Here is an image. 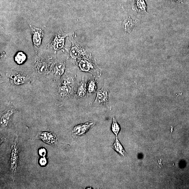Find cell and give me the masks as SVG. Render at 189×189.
Segmentation results:
<instances>
[{
    "label": "cell",
    "instance_id": "6da1fadb",
    "mask_svg": "<svg viewBox=\"0 0 189 189\" xmlns=\"http://www.w3.org/2000/svg\"><path fill=\"white\" fill-rule=\"evenodd\" d=\"M18 136L15 135L11 148L10 163L9 168L12 179L14 180L16 172L19 159V147L18 141Z\"/></svg>",
    "mask_w": 189,
    "mask_h": 189
},
{
    "label": "cell",
    "instance_id": "7a4b0ae2",
    "mask_svg": "<svg viewBox=\"0 0 189 189\" xmlns=\"http://www.w3.org/2000/svg\"><path fill=\"white\" fill-rule=\"evenodd\" d=\"M72 34L70 33H64L61 30L54 38L52 42L50 44L53 49L55 51L61 49L64 47V42H65V38L70 35H71Z\"/></svg>",
    "mask_w": 189,
    "mask_h": 189
},
{
    "label": "cell",
    "instance_id": "3957f363",
    "mask_svg": "<svg viewBox=\"0 0 189 189\" xmlns=\"http://www.w3.org/2000/svg\"><path fill=\"white\" fill-rule=\"evenodd\" d=\"M32 32L33 42L36 50L40 47L42 43V39L44 35L45 27L37 28L30 25Z\"/></svg>",
    "mask_w": 189,
    "mask_h": 189
},
{
    "label": "cell",
    "instance_id": "277c9868",
    "mask_svg": "<svg viewBox=\"0 0 189 189\" xmlns=\"http://www.w3.org/2000/svg\"><path fill=\"white\" fill-rule=\"evenodd\" d=\"M94 124L95 123L94 122L90 121L84 124L75 126L72 130V134L74 136L76 137L84 135Z\"/></svg>",
    "mask_w": 189,
    "mask_h": 189
},
{
    "label": "cell",
    "instance_id": "5b68a950",
    "mask_svg": "<svg viewBox=\"0 0 189 189\" xmlns=\"http://www.w3.org/2000/svg\"><path fill=\"white\" fill-rule=\"evenodd\" d=\"M35 139H40L44 143L50 145L56 144L58 143L56 135L51 132H39L37 134Z\"/></svg>",
    "mask_w": 189,
    "mask_h": 189
},
{
    "label": "cell",
    "instance_id": "8992f818",
    "mask_svg": "<svg viewBox=\"0 0 189 189\" xmlns=\"http://www.w3.org/2000/svg\"><path fill=\"white\" fill-rule=\"evenodd\" d=\"M109 92L108 89L105 86L97 92L94 104L100 105H105L108 103Z\"/></svg>",
    "mask_w": 189,
    "mask_h": 189
},
{
    "label": "cell",
    "instance_id": "52a82bcc",
    "mask_svg": "<svg viewBox=\"0 0 189 189\" xmlns=\"http://www.w3.org/2000/svg\"><path fill=\"white\" fill-rule=\"evenodd\" d=\"M70 40L72 42V46L69 52V55L72 59L75 60L81 56V54H83L84 51L81 47L76 43L72 38H72L70 39Z\"/></svg>",
    "mask_w": 189,
    "mask_h": 189
},
{
    "label": "cell",
    "instance_id": "ba28073f",
    "mask_svg": "<svg viewBox=\"0 0 189 189\" xmlns=\"http://www.w3.org/2000/svg\"><path fill=\"white\" fill-rule=\"evenodd\" d=\"M111 147L122 156L125 157L127 156V152L124 149V148L122 144H121L120 142L118 140L117 137H116V141L114 144L111 146Z\"/></svg>",
    "mask_w": 189,
    "mask_h": 189
},
{
    "label": "cell",
    "instance_id": "9c48e42d",
    "mask_svg": "<svg viewBox=\"0 0 189 189\" xmlns=\"http://www.w3.org/2000/svg\"><path fill=\"white\" fill-rule=\"evenodd\" d=\"M79 67L83 72H89L94 68L92 63L86 60H81L79 63Z\"/></svg>",
    "mask_w": 189,
    "mask_h": 189
},
{
    "label": "cell",
    "instance_id": "30bf717a",
    "mask_svg": "<svg viewBox=\"0 0 189 189\" xmlns=\"http://www.w3.org/2000/svg\"><path fill=\"white\" fill-rule=\"evenodd\" d=\"M134 5L138 12L146 13V5L144 0H135Z\"/></svg>",
    "mask_w": 189,
    "mask_h": 189
},
{
    "label": "cell",
    "instance_id": "8fae6325",
    "mask_svg": "<svg viewBox=\"0 0 189 189\" xmlns=\"http://www.w3.org/2000/svg\"><path fill=\"white\" fill-rule=\"evenodd\" d=\"M14 59L17 64H21L26 61V56L23 52H19L15 56Z\"/></svg>",
    "mask_w": 189,
    "mask_h": 189
},
{
    "label": "cell",
    "instance_id": "7c38bea8",
    "mask_svg": "<svg viewBox=\"0 0 189 189\" xmlns=\"http://www.w3.org/2000/svg\"><path fill=\"white\" fill-rule=\"evenodd\" d=\"M125 31L130 32L133 30L135 27L134 22L132 19L128 18L126 19L124 22Z\"/></svg>",
    "mask_w": 189,
    "mask_h": 189
},
{
    "label": "cell",
    "instance_id": "4fadbf2b",
    "mask_svg": "<svg viewBox=\"0 0 189 189\" xmlns=\"http://www.w3.org/2000/svg\"><path fill=\"white\" fill-rule=\"evenodd\" d=\"M97 82L95 79L91 78L87 86L88 92L90 93H93L97 90Z\"/></svg>",
    "mask_w": 189,
    "mask_h": 189
},
{
    "label": "cell",
    "instance_id": "5bb4252c",
    "mask_svg": "<svg viewBox=\"0 0 189 189\" xmlns=\"http://www.w3.org/2000/svg\"><path fill=\"white\" fill-rule=\"evenodd\" d=\"M121 130V127L117 121L115 117H113L112 124L111 126V130L113 133L117 137Z\"/></svg>",
    "mask_w": 189,
    "mask_h": 189
},
{
    "label": "cell",
    "instance_id": "9a60e30c",
    "mask_svg": "<svg viewBox=\"0 0 189 189\" xmlns=\"http://www.w3.org/2000/svg\"><path fill=\"white\" fill-rule=\"evenodd\" d=\"M86 84L83 80V81L81 82L79 86L78 90V94L80 97H82L86 94Z\"/></svg>",
    "mask_w": 189,
    "mask_h": 189
},
{
    "label": "cell",
    "instance_id": "2e32d148",
    "mask_svg": "<svg viewBox=\"0 0 189 189\" xmlns=\"http://www.w3.org/2000/svg\"><path fill=\"white\" fill-rule=\"evenodd\" d=\"M71 91V88L68 86H61L59 89V94L61 96L63 97L68 95L70 93Z\"/></svg>",
    "mask_w": 189,
    "mask_h": 189
},
{
    "label": "cell",
    "instance_id": "e0dca14e",
    "mask_svg": "<svg viewBox=\"0 0 189 189\" xmlns=\"http://www.w3.org/2000/svg\"><path fill=\"white\" fill-rule=\"evenodd\" d=\"M12 112L9 111L7 113L3 115L1 118V124L4 127H5L7 126L11 115L12 114Z\"/></svg>",
    "mask_w": 189,
    "mask_h": 189
},
{
    "label": "cell",
    "instance_id": "ac0fdd59",
    "mask_svg": "<svg viewBox=\"0 0 189 189\" xmlns=\"http://www.w3.org/2000/svg\"><path fill=\"white\" fill-rule=\"evenodd\" d=\"M13 79L14 83L17 85L23 84L25 81V77L20 75L16 76Z\"/></svg>",
    "mask_w": 189,
    "mask_h": 189
},
{
    "label": "cell",
    "instance_id": "d6986e66",
    "mask_svg": "<svg viewBox=\"0 0 189 189\" xmlns=\"http://www.w3.org/2000/svg\"><path fill=\"white\" fill-rule=\"evenodd\" d=\"M64 69H65V66L64 64L63 63H61L57 66L56 73L58 75L60 76L62 75L64 73Z\"/></svg>",
    "mask_w": 189,
    "mask_h": 189
},
{
    "label": "cell",
    "instance_id": "ffe728a7",
    "mask_svg": "<svg viewBox=\"0 0 189 189\" xmlns=\"http://www.w3.org/2000/svg\"><path fill=\"white\" fill-rule=\"evenodd\" d=\"M38 66V68L39 72L40 73L43 72L46 68L47 67L46 64L44 63H41L39 64Z\"/></svg>",
    "mask_w": 189,
    "mask_h": 189
},
{
    "label": "cell",
    "instance_id": "44dd1931",
    "mask_svg": "<svg viewBox=\"0 0 189 189\" xmlns=\"http://www.w3.org/2000/svg\"><path fill=\"white\" fill-rule=\"evenodd\" d=\"M72 82V79L69 77H67V78H64L63 80L62 84L64 86H67Z\"/></svg>",
    "mask_w": 189,
    "mask_h": 189
},
{
    "label": "cell",
    "instance_id": "7402d4cb",
    "mask_svg": "<svg viewBox=\"0 0 189 189\" xmlns=\"http://www.w3.org/2000/svg\"><path fill=\"white\" fill-rule=\"evenodd\" d=\"M39 155L41 157H45L46 155L47 151L46 149L44 148H40L38 151Z\"/></svg>",
    "mask_w": 189,
    "mask_h": 189
},
{
    "label": "cell",
    "instance_id": "603a6c76",
    "mask_svg": "<svg viewBox=\"0 0 189 189\" xmlns=\"http://www.w3.org/2000/svg\"><path fill=\"white\" fill-rule=\"evenodd\" d=\"M39 164L42 166H45L47 164V160L45 157H43L39 160Z\"/></svg>",
    "mask_w": 189,
    "mask_h": 189
},
{
    "label": "cell",
    "instance_id": "cb8c5ba5",
    "mask_svg": "<svg viewBox=\"0 0 189 189\" xmlns=\"http://www.w3.org/2000/svg\"><path fill=\"white\" fill-rule=\"evenodd\" d=\"M6 139L4 137H3L2 135H1V143L3 142L4 141H6Z\"/></svg>",
    "mask_w": 189,
    "mask_h": 189
},
{
    "label": "cell",
    "instance_id": "d4e9b609",
    "mask_svg": "<svg viewBox=\"0 0 189 189\" xmlns=\"http://www.w3.org/2000/svg\"><path fill=\"white\" fill-rule=\"evenodd\" d=\"M103 1H106V0H103Z\"/></svg>",
    "mask_w": 189,
    "mask_h": 189
}]
</instances>
